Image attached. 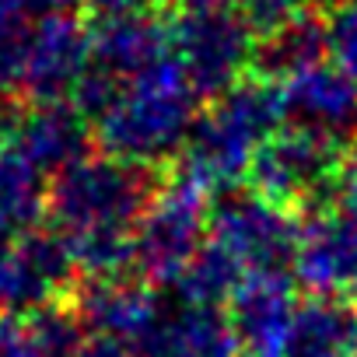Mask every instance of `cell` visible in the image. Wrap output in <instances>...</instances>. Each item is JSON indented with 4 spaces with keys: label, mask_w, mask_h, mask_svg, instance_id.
<instances>
[{
    "label": "cell",
    "mask_w": 357,
    "mask_h": 357,
    "mask_svg": "<svg viewBox=\"0 0 357 357\" xmlns=\"http://www.w3.org/2000/svg\"><path fill=\"white\" fill-rule=\"evenodd\" d=\"M88 4L102 18H126V15H147L154 0H88Z\"/></svg>",
    "instance_id": "4316f807"
},
{
    "label": "cell",
    "mask_w": 357,
    "mask_h": 357,
    "mask_svg": "<svg viewBox=\"0 0 357 357\" xmlns=\"http://www.w3.org/2000/svg\"><path fill=\"white\" fill-rule=\"evenodd\" d=\"M238 8H242L245 25L259 39H270L291 29L298 18H305V0H242Z\"/></svg>",
    "instance_id": "603a6c76"
},
{
    "label": "cell",
    "mask_w": 357,
    "mask_h": 357,
    "mask_svg": "<svg viewBox=\"0 0 357 357\" xmlns=\"http://www.w3.org/2000/svg\"><path fill=\"white\" fill-rule=\"evenodd\" d=\"M0 357H36L29 326L15 315H0Z\"/></svg>",
    "instance_id": "d4e9b609"
},
{
    "label": "cell",
    "mask_w": 357,
    "mask_h": 357,
    "mask_svg": "<svg viewBox=\"0 0 357 357\" xmlns=\"http://www.w3.org/2000/svg\"><path fill=\"white\" fill-rule=\"evenodd\" d=\"M91 70V32L70 15H43L29 36L25 91L39 102L74 98L77 84Z\"/></svg>",
    "instance_id": "9c48e42d"
},
{
    "label": "cell",
    "mask_w": 357,
    "mask_h": 357,
    "mask_svg": "<svg viewBox=\"0 0 357 357\" xmlns=\"http://www.w3.org/2000/svg\"><path fill=\"white\" fill-rule=\"evenodd\" d=\"M249 273L218 245L207 238V245L197 252V259L190 263V270L183 273V280H178V294H183V301H193V305H214L221 308L225 301L235 298V291L242 287Z\"/></svg>",
    "instance_id": "d6986e66"
},
{
    "label": "cell",
    "mask_w": 357,
    "mask_h": 357,
    "mask_svg": "<svg viewBox=\"0 0 357 357\" xmlns=\"http://www.w3.org/2000/svg\"><path fill=\"white\" fill-rule=\"evenodd\" d=\"M29 36L32 25L18 15L0 11V95L25 88V63H29Z\"/></svg>",
    "instance_id": "7402d4cb"
},
{
    "label": "cell",
    "mask_w": 357,
    "mask_h": 357,
    "mask_svg": "<svg viewBox=\"0 0 357 357\" xmlns=\"http://www.w3.org/2000/svg\"><path fill=\"white\" fill-rule=\"evenodd\" d=\"M211 238V190L178 168L165 186L154 190L137 235H133V266L140 280L175 284L183 280L197 252Z\"/></svg>",
    "instance_id": "277c9868"
},
{
    "label": "cell",
    "mask_w": 357,
    "mask_h": 357,
    "mask_svg": "<svg viewBox=\"0 0 357 357\" xmlns=\"http://www.w3.org/2000/svg\"><path fill=\"white\" fill-rule=\"evenodd\" d=\"M183 15H207V11H231L242 0H175Z\"/></svg>",
    "instance_id": "f1b7e54d"
},
{
    "label": "cell",
    "mask_w": 357,
    "mask_h": 357,
    "mask_svg": "<svg viewBox=\"0 0 357 357\" xmlns=\"http://www.w3.org/2000/svg\"><path fill=\"white\" fill-rule=\"evenodd\" d=\"M197 91L186 81L175 53L119 84L109 105L91 119L95 140L109 158L151 168L186 151L197 123Z\"/></svg>",
    "instance_id": "7a4b0ae2"
},
{
    "label": "cell",
    "mask_w": 357,
    "mask_h": 357,
    "mask_svg": "<svg viewBox=\"0 0 357 357\" xmlns=\"http://www.w3.org/2000/svg\"><path fill=\"white\" fill-rule=\"evenodd\" d=\"M287 119L329 137H347L357 126V81L347 77L336 63H312L287 81H280Z\"/></svg>",
    "instance_id": "4fadbf2b"
},
{
    "label": "cell",
    "mask_w": 357,
    "mask_h": 357,
    "mask_svg": "<svg viewBox=\"0 0 357 357\" xmlns=\"http://www.w3.org/2000/svg\"><path fill=\"white\" fill-rule=\"evenodd\" d=\"M77 315L84 319L88 329L98 333V340H116L140 350L165 319V308L147 280L116 277V280H88V287L81 291Z\"/></svg>",
    "instance_id": "7c38bea8"
},
{
    "label": "cell",
    "mask_w": 357,
    "mask_h": 357,
    "mask_svg": "<svg viewBox=\"0 0 357 357\" xmlns=\"http://www.w3.org/2000/svg\"><path fill=\"white\" fill-rule=\"evenodd\" d=\"M29 340L36 357H81L84 354V319L74 308L50 305L29 315Z\"/></svg>",
    "instance_id": "ffe728a7"
},
{
    "label": "cell",
    "mask_w": 357,
    "mask_h": 357,
    "mask_svg": "<svg viewBox=\"0 0 357 357\" xmlns=\"http://www.w3.org/2000/svg\"><path fill=\"white\" fill-rule=\"evenodd\" d=\"M154 197L151 172L119 158H81L50 186V218L74 270L116 280L133 266V235Z\"/></svg>",
    "instance_id": "6da1fadb"
},
{
    "label": "cell",
    "mask_w": 357,
    "mask_h": 357,
    "mask_svg": "<svg viewBox=\"0 0 357 357\" xmlns=\"http://www.w3.org/2000/svg\"><path fill=\"white\" fill-rule=\"evenodd\" d=\"M322 32L329 63L357 81V0H336L322 18Z\"/></svg>",
    "instance_id": "44dd1931"
},
{
    "label": "cell",
    "mask_w": 357,
    "mask_h": 357,
    "mask_svg": "<svg viewBox=\"0 0 357 357\" xmlns=\"http://www.w3.org/2000/svg\"><path fill=\"white\" fill-rule=\"evenodd\" d=\"M333 193L340 197V211L357 221V147L343 154V165H340V175H336Z\"/></svg>",
    "instance_id": "cb8c5ba5"
},
{
    "label": "cell",
    "mask_w": 357,
    "mask_h": 357,
    "mask_svg": "<svg viewBox=\"0 0 357 357\" xmlns=\"http://www.w3.org/2000/svg\"><path fill=\"white\" fill-rule=\"evenodd\" d=\"M22 119H25V112H22L8 95H0V147H8V144L18 140Z\"/></svg>",
    "instance_id": "83f0119b"
},
{
    "label": "cell",
    "mask_w": 357,
    "mask_h": 357,
    "mask_svg": "<svg viewBox=\"0 0 357 357\" xmlns=\"http://www.w3.org/2000/svg\"><path fill=\"white\" fill-rule=\"evenodd\" d=\"M287 105L270 77H245L197 116L183 151V172L207 190H225L245 178L263 147L284 130Z\"/></svg>",
    "instance_id": "3957f363"
},
{
    "label": "cell",
    "mask_w": 357,
    "mask_h": 357,
    "mask_svg": "<svg viewBox=\"0 0 357 357\" xmlns=\"http://www.w3.org/2000/svg\"><path fill=\"white\" fill-rule=\"evenodd\" d=\"M343 165L340 140L308 126H284L256 158L249 183L259 197L284 211H301L322 193H333Z\"/></svg>",
    "instance_id": "5b68a950"
},
{
    "label": "cell",
    "mask_w": 357,
    "mask_h": 357,
    "mask_svg": "<svg viewBox=\"0 0 357 357\" xmlns=\"http://www.w3.org/2000/svg\"><path fill=\"white\" fill-rule=\"evenodd\" d=\"M74 0H0V11L8 15H18V18H29V15H56V11H67Z\"/></svg>",
    "instance_id": "484cf974"
},
{
    "label": "cell",
    "mask_w": 357,
    "mask_h": 357,
    "mask_svg": "<svg viewBox=\"0 0 357 357\" xmlns=\"http://www.w3.org/2000/svg\"><path fill=\"white\" fill-rule=\"evenodd\" d=\"M301 225L291 211L252 193H228L211 211V242H218L245 273H284L294 259Z\"/></svg>",
    "instance_id": "52a82bcc"
},
{
    "label": "cell",
    "mask_w": 357,
    "mask_h": 357,
    "mask_svg": "<svg viewBox=\"0 0 357 357\" xmlns=\"http://www.w3.org/2000/svg\"><path fill=\"white\" fill-rule=\"evenodd\" d=\"M43 175L18 144L0 147V238L32 231L43 207H50Z\"/></svg>",
    "instance_id": "e0dca14e"
},
{
    "label": "cell",
    "mask_w": 357,
    "mask_h": 357,
    "mask_svg": "<svg viewBox=\"0 0 357 357\" xmlns=\"http://www.w3.org/2000/svg\"><path fill=\"white\" fill-rule=\"evenodd\" d=\"M140 357H242L231 315L214 305L183 301L165 308L154 336L137 350Z\"/></svg>",
    "instance_id": "5bb4252c"
},
{
    "label": "cell",
    "mask_w": 357,
    "mask_h": 357,
    "mask_svg": "<svg viewBox=\"0 0 357 357\" xmlns=\"http://www.w3.org/2000/svg\"><path fill=\"white\" fill-rule=\"evenodd\" d=\"M74 273V259L56 231L0 238V312L36 315L56 305V294L70 287Z\"/></svg>",
    "instance_id": "ba28073f"
},
{
    "label": "cell",
    "mask_w": 357,
    "mask_h": 357,
    "mask_svg": "<svg viewBox=\"0 0 357 357\" xmlns=\"http://www.w3.org/2000/svg\"><path fill=\"white\" fill-rule=\"evenodd\" d=\"M298 301L284 273H249L231 298V326L242 357H291Z\"/></svg>",
    "instance_id": "8fae6325"
},
{
    "label": "cell",
    "mask_w": 357,
    "mask_h": 357,
    "mask_svg": "<svg viewBox=\"0 0 357 357\" xmlns=\"http://www.w3.org/2000/svg\"><path fill=\"white\" fill-rule=\"evenodd\" d=\"M291 357H357V305L312 298L298 308Z\"/></svg>",
    "instance_id": "2e32d148"
},
{
    "label": "cell",
    "mask_w": 357,
    "mask_h": 357,
    "mask_svg": "<svg viewBox=\"0 0 357 357\" xmlns=\"http://www.w3.org/2000/svg\"><path fill=\"white\" fill-rule=\"evenodd\" d=\"M259 56V67H263V77L270 81H287L291 74L312 67V63H322L326 60V32H322V22L315 18H298L291 29L263 39V50L256 53Z\"/></svg>",
    "instance_id": "ac0fdd59"
},
{
    "label": "cell",
    "mask_w": 357,
    "mask_h": 357,
    "mask_svg": "<svg viewBox=\"0 0 357 357\" xmlns=\"http://www.w3.org/2000/svg\"><path fill=\"white\" fill-rule=\"evenodd\" d=\"M39 172L60 175L74 161L88 158V119L70 102H39L32 112H25L18 140H15Z\"/></svg>",
    "instance_id": "9a60e30c"
},
{
    "label": "cell",
    "mask_w": 357,
    "mask_h": 357,
    "mask_svg": "<svg viewBox=\"0 0 357 357\" xmlns=\"http://www.w3.org/2000/svg\"><path fill=\"white\" fill-rule=\"evenodd\" d=\"M291 266L312 298L357 294V221L343 211H319L301 221Z\"/></svg>",
    "instance_id": "30bf717a"
},
{
    "label": "cell",
    "mask_w": 357,
    "mask_h": 357,
    "mask_svg": "<svg viewBox=\"0 0 357 357\" xmlns=\"http://www.w3.org/2000/svg\"><path fill=\"white\" fill-rule=\"evenodd\" d=\"M172 32V53L183 67L186 81L197 95L218 98L238 81L256 56L252 29L235 11H207V15H178Z\"/></svg>",
    "instance_id": "8992f818"
}]
</instances>
